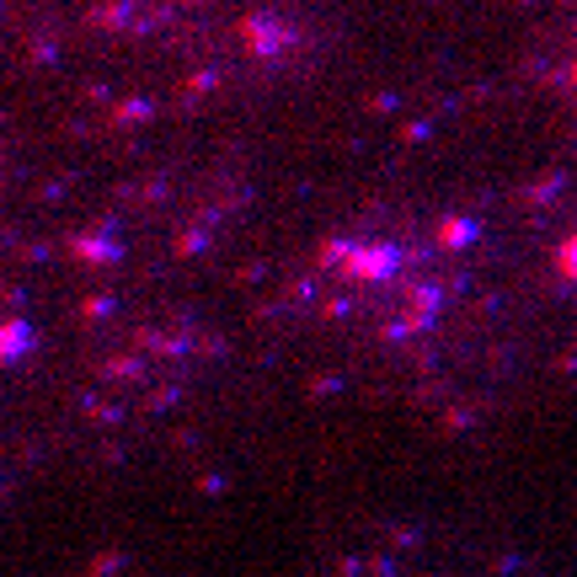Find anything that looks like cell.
Returning <instances> with one entry per match:
<instances>
[{
	"instance_id": "obj_1",
	"label": "cell",
	"mask_w": 577,
	"mask_h": 577,
	"mask_svg": "<svg viewBox=\"0 0 577 577\" xmlns=\"http://www.w3.org/2000/svg\"><path fill=\"white\" fill-rule=\"evenodd\" d=\"M241 33H246V49H257V54H273L279 43H288V27H262V22H246Z\"/></svg>"
},
{
	"instance_id": "obj_2",
	"label": "cell",
	"mask_w": 577,
	"mask_h": 577,
	"mask_svg": "<svg viewBox=\"0 0 577 577\" xmlns=\"http://www.w3.org/2000/svg\"><path fill=\"white\" fill-rule=\"evenodd\" d=\"M22 347H33V326L27 321H5L0 326V358H16Z\"/></svg>"
}]
</instances>
